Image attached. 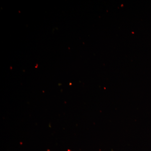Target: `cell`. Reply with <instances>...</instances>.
<instances>
[]
</instances>
